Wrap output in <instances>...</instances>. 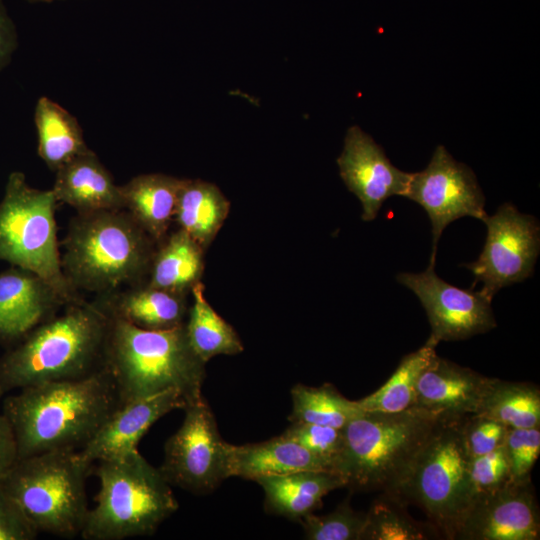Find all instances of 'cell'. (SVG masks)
<instances>
[{
	"label": "cell",
	"instance_id": "obj_1",
	"mask_svg": "<svg viewBox=\"0 0 540 540\" xmlns=\"http://www.w3.org/2000/svg\"><path fill=\"white\" fill-rule=\"evenodd\" d=\"M119 405L115 383L103 367L86 377L19 389L2 400L1 409L21 459L81 449Z\"/></svg>",
	"mask_w": 540,
	"mask_h": 540
},
{
	"label": "cell",
	"instance_id": "obj_2",
	"mask_svg": "<svg viewBox=\"0 0 540 540\" xmlns=\"http://www.w3.org/2000/svg\"><path fill=\"white\" fill-rule=\"evenodd\" d=\"M109 317L94 299L66 304L0 356V396L104 367Z\"/></svg>",
	"mask_w": 540,
	"mask_h": 540
},
{
	"label": "cell",
	"instance_id": "obj_3",
	"mask_svg": "<svg viewBox=\"0 0 540 540\" xmlns=\"http://www.w3.org/2000/svg\"><path fill=\"white\" fill-rule=\"evenodd\" d=\"M61 245L66 279L98 296L146 283L158 244L120 209L76 213Z\"/></svg>",
	"mask_w": 540,
	"mask_h": 540
},
{
	"label": "cell",
	"instance_id": "obj_4",
	"mask_svg": "<svg viewBox=\"0 0 540 540\" xmlns=\"http://www.w3.org/2000/svg\"><path fill=\"white\" fill-rule=\"evenodd\" d=\"M444 417L417 406L399 412L361 411L342 428L335 472L351 492L397 496Z\"/></svg>",
	"mask_w": 540,
	"mask_h": 540
},
{
	"label": "cell",
	"instance_id": "obj_5",
	"mask_svg": "<svg viewBox=\"0 0 540 540\" xmlns=\"http://www.w3.org/2000/svg\"><path fill=\"white\" fill-rule=\"evenodd\" d=\"M104 368L111 375L120 405L176 390L188 405L200 399L206 363L191 348L185 323L167 330H146L109 316Z\"/></svg>",
	"mask_w": 540,
	"mask_h": 540
},
{
	"label": "cell",
	"instance_id": "obj_6",
	"mask_svg": "<svg viewBox=\"0 0 540 540\" xmlns=\"http://www.w3.org/2000/svg\"><path fill=\"white\" fill-rule=\"evenodd\" d=\"M92 473L99 490L80 533L85 540L152 535L179 507L172 486L138 449L96 462Z\"/></svg>",
	"mask_w": 540,
	"mask_h": 540
},
{
	"label": "cell",
	"instance_id": "obj_7",
	"mask_svg": "<svg viewBox=\"0 0 540 540\" xmlns=\"http://www.w3.org/2000/svg\"><path fill=\"white\" fill-rule=\"evenodd\" d=\"M92 467L78 450H54L19 459L0 489L38 532L80 535L89 511L86 480Z\"/></svg>",
	"mask_w": 540,
	"mask_h": 540
},
{
	"label": "cell",
	"instance_id": "obj_8",
	"mask_svg": "<svg viewBox=\"0 0 540 540\" xmlns=\"http://www.w3.org/2000/svg\"><path fill=\"white\" fill-rule=\"evenodd\" d=\"M52 191L30 186L23 172L9 174L0 201V260L29 270L48 282L67 302L85 299L61 267Z\"/></svg>",
	"mask_w": 540,
	"mask_h": 540
},
{
	"label": "cell",
	"instance_id": "obj_9",
	"mask_svg": "<svg viewBox=\"0 0 540 540\" xmlns=\"http://www.w3.org/2000/svg\"><path fill=\"white\" fill-rule=\"evenodd\" d=\"M463 417L442 419L397 494L405 504L420 507L446 539H451L475 496Z\"/></svg>",
	"mask_w": 540,
	"mask_h": 540
},
{
	"label": "cell",
	"instance_id": "obj_10",
	"mask_svg": "<svg viewBox=\"0 0 540 540\" xmlns=\"http://www.w3.org/2000/svg\"><path fill=\"white\" fill-rule=\"evenodd\" d=\"M183 410V422L167 439L159 470L171 486L193 494H207L230 477L231 444L221 437L203 396Z\"/></svg>",
	"mask_w": 540,
	"mask_h": 540
},
{
	"label": "cell",
	"instance_id": "obj_11",
	"mask_svg": "<svg viewBox=\"0 0 540 540\" xmlns=\"http://www.w3.org/2000/svg\"><path fill=\"white\" fill-rule=\"evenodd\" d=\"M487 227L486 240L479 257L461 266L482 283L479 292L492 302L503 287L531 277L540 252L538 220L518 211L515 205L504 203L483 220Z\"/></svg>",
	"mask_w": 540,
	"mask_h": 540
},
{
	"label": "cell",
	"instance_id": "obj_12",
	"mask_svg": "<svg viewBox=\"0 0 540 540\" xmlns=\"http://www.w3.org/2000/svg\"><path fill=\"white\" fill-rule=\"evenodd\" d=\"M406 198L418 203L427 213L432 227V252L429 266L435 265L438 241L451 222L462 217L483 220L485 196L476 175L456 161L442 145L436 147L427 167L411 173Z\"/></svg>",
	"mask_w": 540,
	"mask_h": 540
},
{
	"label": "cell",
	"instance_id": "obj_13",
	"mask_svg": "<svg viewBox=\"0 0 540 540\" xmlns=\"http://www.w3.org/2000/svg\"><path fill=\"white\" fill-rule=\"evenodd\" d=\"M396 279L418 297L431 326L430 336L438 342L465 340L497 326L491 301L479 291L447 283L434 266L421 273H399Z\"/></svg>",
	"mask_w": 540,
	"mask_h": 540
},
{
	"label": "cell",
	"instance_id": "obj_14",
	"mask_svg": "<svg viewBox=\"0 0 540 540\" xmlns=\"http://www.w3.org/2000/svg\"><path fill=\"white\" fill-rule=\"evenodd\" d=\"M453 540H539L540 511L531 481H510L478 495L457 523Z\"/></svg>",
	"mask_w": 540,
	"mask_h": 540
},
{
	"label": "cell",
	"instance_id": "obj_15",
	"mask_svg": "<svg viewBox=\"0 0 540 540\" xmlns=\"http://www.w3.org/2000/svg\"><path fill=\"white\" fill-rule=\"evenodd\" d=\"M340 176L361 202L363 221L374 220L391 196L405 197L411 173L394 166L383 148L358 126H351L337 158Z\"/></svg>",
	"mask_w": 540,
	"mask_h": 540
},
{
	"label": "cell",
	"instance_id": "obj_16",
	"mask_svg": "<svg viewBox=\"0 0 540 540\" xmlns=\"http://www.w3.org/2000/svg\"><path fill=\"white\" fill-rule=\"evenodd\" d=\"M188 402L176 390L119 405L93 437L78 450L89 466L138 449V443L150 427L175 409H184Z\"/></svg>",
	"mask_w": 540,
	"mask_h": 540
},
{
	"label": "cell",
	"instance_id": "obj_17",
	"mask_svg": "<svg viewBox=\"0 0 540 540\" xmlns=\"http://www.w3.org/2000/svg\"><path fill=\"white\" fill-rule=\"evenodd\" d=\"M66 304L43 278L11 265L0 272V344L16 343Z\"/></svg>",
	"mask_w": 540,
	"mask_h": 540
},
{
	"label": "cell",
	"instance_id": "obj_18",
	"mask_svg": "<svg viewBox=\"0 0 540 540\" xmlns=\"http://www.w3.org/2000/svg\"><path fill=\"white\" fill-rule=\"evenodd\" d=\"M491 380L436 354L417 381L413 406L445 417L475 414Z\"/></svg>",
	"mask_w": 540,
	"mask_h": 540
},
{
	"label": "cell",
	"instance_id": "obj_19",
	"mask_svg": "<svg viewBox=\"0 0 540 540\" xmlns=\"http://www.w3.org/2000/svg\"><path fill=\"white\" fill-rule=\"evenodd\" d=\"M52 191L58 202L76 213L123 208L121 185H117L93 150L80 155L55 172Z\"/></svg>",
	"mask_w": 540,
	"mask_h": 540
},
{
	"label": "cell",
	"instance_id": "obj_20",
	"mask_svg": "<svg viewBox=\"0 0 540 540\" xmlns=\"http://www.w3.org/2000/svg\"><path fill=\"white\" fill-rule=\"evenodd\" d=\"M105 313L146 330H167L185 323V294L152 287L146 283L95 296Z\"/></svg>",
	"mask_w": 540,
	"mask_h": 540
},
{
	"label": "cell",
	"instance_id": "obj_21",
	"mask_svg": "<svg viewBox=\"0 0 540 540\" xmlns=\"http://www.w3.org/2000/svg\"><path fill=\"white\" fill-rule=\"evenodd\" d=\"M305 470L335 472L330 462L282 435L259 443L230 446V477L256 481L263 476Z\"/></svg>",
	"mask_w": 540,
	"mask_h": 540
},
{
	"label": "cell",
	"instance_id": "obj_22",
	"mask_svg": "<svg viewBox=\"0 0 540 540\" xmlns=\"http://www.w3.org/2000/svg\"><path fill=\"white\" fill-rule=\"evenodd\" d=\"M255 482L263 488L265 510L293 521H300L321 507L329 492L345 488L339 474L318 470L263 476Z\"/></svg>",
	"mask_w": 540,
	"mask_h": 540
},
{
	"label": "cell",
	"instance_id": "obj_23",
	"mask_svg": "<svg viewBox=\"0 0 540 540\" xmlns=\"http://www.w3.org/2000/svg\"><path fill=\"white\" fill-rule=\"evenodd\" d=\"M183 181L162 173H149L121 185L123 208L157 244L168 235Z\"/></svg>",
	"mask_w": 540,
	"mask_h": 540
},
{
	"label": "cell",
	"instance_id": "obj_24",
	"mask_svg": "<svg viewBox=\"0 0 540 540\" xmlns=\"http://www.w3.org/2000/svg\"><path fill=\"white\" fill-rule=\"evenodd\" d=\"M34 122L38 155L53 172L91 150L77 118L46 96L37 100Z\"/></svg>",
	"mask_w": 540,
	"mask_h": 540
},
{
	"label": "cell",
	"instance_id": "obj_25",
	"mask_svg": "<svg viewBox=\"0 0 540 540\" xmlns=\"http://www.w3.org/2000/svg\"><path fill=\"white\" fill-rule=\"evenodd\" d=\"M204 251L189 234L179 228L157 245L146 284L186 295L200 282L204 269Z\"/></svg>",
	"mask_w": 540,
	"mask_h": 540
},
{
	"label": "cell",
	"instance_id": "obj_26",
	"mask_svg": "<svg viewBox=\"0 0 540 540\" xmlns=\"http://www.w3.org/2000/svg\"><path fill=\"white\" fill-rule=\"evenodd\" d=\"M230 202L213 183L184 179L180 188L174 220L204 250L224 224Z\"/></svg>",
	"mask_w": 540,
	"mask_h": 540
},
{
	"label": "cell",
	"instance_id": "obj_27",
	"mask_svg": "<svg viewBox=\"0 0 540 540\" xmlns=\"http://www.w3.org/2000/svg\"><path fill=\"white\" fill-rule=\"evenodd\" d=\"M193 303L185 322L189 344L205 363L217 355H236L243 351V344L235 329L226 322L204 297L200 282L191 289Z\"/></svg>",
	"mask_w": 540,
	"mask_h": 540
},
{
	"label": "cell",
	"instance_id": "obj_28",
	"mask_svg": "<svg viewBox=\"0 0 540 540\" xmlns=\"http://www.w3.org/2000/svg\"><path fill=\"white\" fill-rule=\"evenodd\" d=\"M475 414L508 428H539L540 389L533 383L492 378Z\"/></svg>",
	"mask_w": 540,
	"mask_h": 540
},
{
	"label": "cell",
	"instance_id": "obj_29",
	"mask_svg": "<svg viewBox=\"0 0 540 540\" xmlns=\"http://www.w3.org/2000/svg\"><path fill=\"white\" fill-rule=\"evenodd\" d=\"M439 342L429 336L418 350L405 355L391 377L370 395L356 400L362 411L399 412L413 406L421 373L436 355Z\"/></svg>",
	"mask_w": 540,
	"mask_h": 540
},
{
	"label": "cell",
	"instance_id": "obj_30",
	"mask_svg": "<svg viewBox=\"0 0 540 540\" xmlns=\"http://www.w3.org/2000/svg\"><path fill=\"white\" fill-rule=\"evenodd\" d=\"M442 533L430 521H418L397 496L380 493L366 512L360 540H434Z\"/></svg>",
	"mask_w": 540,
	"mask_h": 540
},
{
	"label": "cell",
	"instance_id": "obj_31",
	"mask_svg": "<svg viewBox=\"0 0 540 540\" xmlns=\"http://www.w3.org/2000/svg\"><path fill=\"white\" fill-rule=\"evenodd\" d=\"M290 422L325 425L342 429L362 410L356 400L342 396L336 388L325 383L319 387L296 384L291 389Z\"/></svg>",
	"mask_w": 540,
	"mask_h": 540
},
{
	"label": "cell",
	"instance_id": "obj_32",
	"mask_svg": "<svg viewBox=\"0 0 540 540\" xmlns=\"http://www.w3.org/2000/svg\"><path fill=\"white\" fill-rule=\"evenodd\" d=\"M366 512L354 510L349 499L325 515L310 513L299 522L309 540H360Z\"/></svg>",
	"mask_w": 540,
	"mask_h": 540
},
{
	"label": "cell",
	"instance_id": "obj_33",
	"mask_svg": "<svg viewBox=\"0 0 540 540\" xmlns=\"http://www.w3.org/2000/svg\"><path fill=\"white\" fill-rule=\"evenodd\" d=\"M281 435L330 462L335 471V464L343 448L342 429L311 423L291 422V425Z\"/></svg>",
	"mask_w": 540,
	"mask_h": 540
},
{
	"label": "cell",
	"instance_id": "obj_34",
	"mask_svg": "<svg viewBox=\"0 0 540 540\" xmlns=\"http://www.w3.org/2000/svg\"><path fill=\"white\" fill-rule=\"evenodd\" d=\"M504 447L512 481H530L531 470L540 454V427L508 428Z\"/></svg>",
	"mask_w": 540,
	"mask_h": 540
},
{
	"label": "cell",
	"instance_id": "obj_35",
	"mask_svg": "<svg viewBox=\"0 0 540 540\" xmlns=\"http://www.w3.org/2000/svg\"><path fill=\"white\" fill-rule=\"evenodd\" d=\"M470 478L474 498L498 490L512 481L504 445L487 454L471 458Z\"/></svg>",
	"mask_w": 540,
	"mask_h": 540
},
{
	"label": "cell",
	"instance_id": "obj_36",
	"mask_svg": "<svg viewBox=\"0 0 540 540\" xmlns=\"http://www.w3.org/2000/svg\"><path fill=\"white\" fill-rule=\"evenodd\" d=\"M507 432L506 425L482 415L470 414L462 419V433L470 458L503 446Z\"/></svg>",
	"mask_w": 540,
	"mask_h": 540
},
{
	"label": "cell",
	"instance_id": "obj_37",
	"mask_svg": "<svg viewBox=\"0 0 540 540\" xmlns=\"http://www.w3.org/2000/svg\"><path fill=\"white\" fill-rule=\"evenodd\" d=\"M38 533L17 503L0 489V540H33Z\"/></svg>",
	"mask_w": 540,
	"mask_h": 540
},
{
	"label": "cell",
	"instance_id": "obj_38",
	"mask_svg": "<svg viewBox=\"0 0 540 540\" xmlns=\"http://www.w3.org/2000/svg\"><path fill=\"white\" fill-rule=\"evenodd\" d=\"M2 398L0 396V402ZM18 459V448L14 431L0 408V486Z\"/></svg>",
	"mask_w": 540,
	"mask_h": 540
},
{
	"label": "cell",
	"instance_id": "obj_39",
	"mask_svg": "<svg viewBox=\"0 0 540 540\" xmlns=\"http://www.w3.org/2000/svg\"><path fill=\"white\" fill-rule=\"evenodd\" d=\"M18 33L14 21L2 0H0V71L12 60L18 48Z\"/></svg>",
	"mask_w": 540,
	"mask_h": 540
},
{
	"label": "cell",
	"instance_id": "obj_40",
	"mask_svg": "<svg viewBox=\"0 0 540 540\" xmlns=\"http://www.w3.org/2000/svg\"><path fill=\"white\" fill-rule=\"evenodd\" d=\"M29 3H50V2H54V1H59V0H25Z\"/></svg>",
	"mask_w": 540,
	"mask_h": 540
}]
</instances>
